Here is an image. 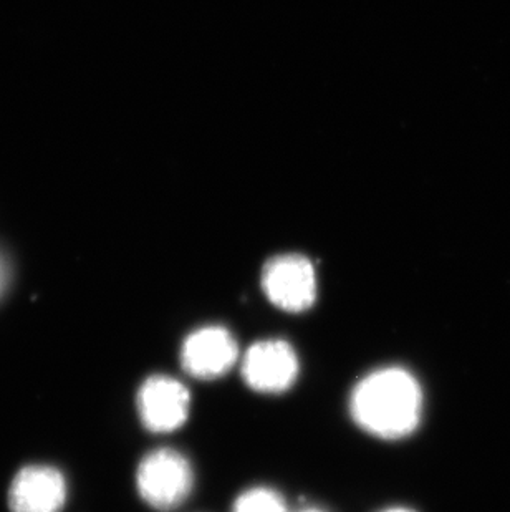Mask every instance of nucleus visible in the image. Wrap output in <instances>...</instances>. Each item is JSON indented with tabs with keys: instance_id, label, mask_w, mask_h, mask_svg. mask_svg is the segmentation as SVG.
<instances>
[{
	"instance_id": "10",
	"label": "nucleus",
	"mask_w": 510,
	"mask_h": 512,
	"mask_svg": "<svg viewBox=\"0 0 510 512\" xmlns=\"http://www.w3.org/2000/svg\"><path fill=\"white\" fill-rule=\"evenodd\" d=\"M381 512H414L413 509H408V508H390V509H385V511H381Z\"/></svg>"
},
{
	"instance_id": "4",
	"label": "nucleus",
	"mask_w": 510,
	"mask_h": 512,
	"mask_svg": "<svg viewBox=\"0 0 510 512\" xmlns=\"http://www.w3.org/2000/svg\"><path fill=\"white\" fill-rule=\"evenodd\" d=\"M300 362L287 340L265 339L252 343L241 362L247 387L264 395L289 392L299 378Z\"/></svg>"
},
{
	"instance_id": "11",
	"label": "nucleus",
	"mask_w": 510,
	"mask_h": 512,
	"mask_svg": "<svg viewBox=\"0 0 510 512\" xmlns=\"http://www.w3.org/2000/svg\"><path fill=\"white\" fill-rule=\"evenodd\" d=\"M300 512H325V511H322V509H317V508H308V509H304V511H300Z\"/></svg>"
},
{
	"instance_id": "6",
	"label": "nucleus",
	"mask_w": 510,
	"mask_h": 512,
	"mask_svg": "<svg viewBox=\"0 0 510 512\" xmlns=\"http://www.w3.org/2000/svg\"><path fill=\"white\" fill-rule=\"evenodd\" d=\"M239 345L231 330L221 325H204L184 339L181 365L198 380H216L226 375L239 360Z\"/></svg>"
},
{
	"instance_id": "7",
	"label": "nucleus",
	"mask_w": 510,
	"mask_h": 512,
	"mask_svg": "<svg viewBox=\"0 0 510 512\" xmlns=\"http://www.w3.org/2000/svg\"><path fill=\"white\" fill-rule=\"evenodd\" d=\"M67 501V483L58 469L27 466L15 476L9 489L12 512H60Z\"/></svg>"
},
{
	"instance_id": "5",
	"label": "nucleus",
	"mask_w": 510,
	"mask_h": 512,
	"mask_svg": "<svg viewBox=\"0 0 510 512\" xmlns=\"http://www.w3.org/2000/svg\"><path fill=\"white\" fill-rule=\"evenodd\" d=\"M138 415L151 433H173L188 421L191 393L184 383L168 375H151L136 397Z\"/></svg>"
},
{
	"instance_id": "2",
	"label": "nucleus",
	"mask_w": 510,
	"mask_h": 512,
	"mask_svg": "<svg viewBox=\"0 0 510 512\" xmlns=\"http://www.w3.org/2000/svg\"><path fill=\"white\" fill-rule=\"evenodd\" d=\"M141 499L156 511H173L193 491L194 471L189 459L171 448H158L141 459L136 471Z\"/></svg>"
},
{
	"instance_id": "8",
	"label": "nucleus",
	"mask_w": 510,
	"mask_h": 512,
	"mask_svg": "<svg viewBox=\"0 0 510 512\" xmlns=\"http://www.w3.org/2000/svg\"><path fill=\"white\" fill-rule=\"evenodd\" d=\"M232 512H289L282 494L267 486L247 489L236 499Z\"/></svg>"
},
{
	"instance_id": "1",
	"label": "nucleus",
	"mask_w": 510,
	"mask_h": 512,
	"mask_svg": "<svg viewBox=\"0 0 510 512\" xmlns=\"http://www.w3.org/2000/svg\"><path fill=\"white\" fill-rule=\"evenodd\" d=\"M348 406L360 430L380 440H401L421 423L423 390L405 368H378L358 380Z\"/></svg>"
},
{
	"instance_id": "9",
	"label": "nucleus",
	"mask_w": 510,
	"mask_h": 512,
	"mask_svg": "<svg viewBox=\"0 0 510 512\" xmlns=\"http://www.w3.org/2000/svg\"><path fill=\"white\" fill-rule=\"evenodd\" d=\"M5 277H7V271H5L4 259L0 257V294H2V290H4Z\"/></svg>"
},
{
	"instance_id": "3",
	"label": "nucleus",
	"mask_w": 510,
	"mask_h": 512,
	"mask_svg": "<svg viewBox=\"0 0 510 512\" xmlns=\"http://www.w3.org/2000/svg\"><path fill=\"white\" fill-rule=\"evenodd\" d=\"M265 297L289 314L307 312L317 300V272L302 254H280L265 262L260 276Z\"/></svg>"
}]
</instances>
